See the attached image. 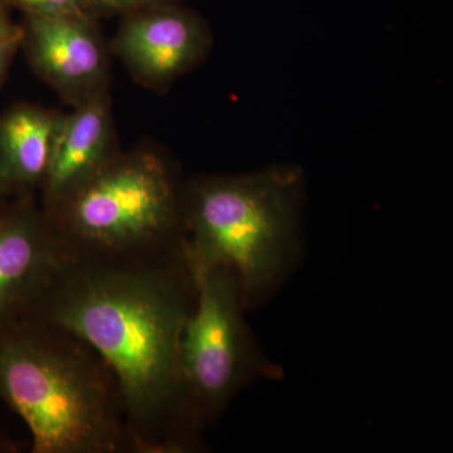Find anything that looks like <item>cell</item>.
I'll return each mask as SVG.
<instances>
[{"label":"cell","mask_w":453,"mask_h":453,"mask_svg":"<svg viewBox=\"0 0 453 453\" xmlns=\"http://www.w3.org/2000/svg\"><path fill=\"white\" fill-rule=\"evenodd\" d=\"M196 303L183 252L133 259L65 257L29 318L70 330L105 359L120 386L136 453H180L199 432L180 342Z\"/></svg>","instance_id":"cell-1"},{"label":"cell","mask_w":453,"mask_h":453,"mask_svg":"<svg viewBox=\"0 0 453 453\" xmlns=\"http://www.w3.org/2000/svg\"><path fill=\"white\" fill-rule=\"evenodd\" d=\"M0 399L28 426L32 453H136L112 369L58 325L28 318L0 333Z\"/></svg>","instance_id":"cell-2"},{"label":"cell","mask_w":453,"mask_h":453,"mask_svg":"<svg viewBox=\"0 0 453 453\" xmlns=\"http://www.w3.org/2000/svg\"><path fill=\"white\" fill-rule=\"evenodd\" d=\"M303 175L273 166L203 178L184 189L183 252L190 273L232 268L246 306L273 285L294 244Z\"/></svg>","instance_id":"cell-3"},{"label":"cell","mask_w":453,"mask_h":453,"mask_svg":"<svg viewBox=\"0 0 453 453\" xmlns=\"http://www.w3.org/2000/svg\"><path fill=\"white\" fill-rule=\"evenodd\" d=\"M183 198L169 164L146 151L110 159L43 213L67 257L142 258L181 246Z\"/></svg>","instance_id":"cell-4"},{"label":"cell","mask_w":453,"mask_h":453,"mask_svg":"<svg viewBox=\"0 0 453 453\" xmlns=\"http://www.w3.org/2000/svg\"><path fill=\"white\" fill-rule=\"evenodd\" d=\"M196 303L184 325L180 363L198 427L213 421L246 378L250 353L242 286L232 268L192 273Z\"/></svg>","instance_id":"cell-5"},{"label":"cell","mask_w":453,"mask_h":453,"mask_svg":"<svg viewBox=\"0 0 453 453\" xmlns=\"http://www.w3.org/2000/svg\"><path fill=\"white\" fill-rule=\"evenodd\" d=\"M65 257L33 196L11 199L0 216V333L31 316Z\"/></svg>","instance_id":"cell-6"},{"label":"cell","mask_w":453,"mask_h":453,"mask_svg":"<svg viewBox=\"0 0 453 453\" xmlns=\"http://www.w3.org/2000/svg\"><path fill=\"white\" fill-rule=\"evenodd\" d=\"M211 35L188 9L175 4L146 8L121 27L118 49L131 70L146 82L168 85L207 56Z\"/></svg>","instance_id":"cell-7"},{"label":"cell","mask_w":453,"mask_h":453,"mask_svg":"<svg viewBox=\"0 0 453 453\" xmlns=\"http://www.w3.org/2000/svg\"><path fill=\"white\" fill-rule=\"evenodd\" d=\"M23 42L35 67L64 92L86 91L103 77L105 53L89 16H28Z\"/></svg>","instance_id":"cell-8"},{"label":"cell","mask_w":453,"mask_h":453,"mask_svg":"<svg viewBox=\"0 0 453 453\" xmlns=\"http://www.w3.org/2000/svg\"><path fill=\"white\" fill-rule=\"evenodd\" d=\"M110 116L100 98H88L73 115L58 119L49 170L42 186V211L64 201L112 157Z\"/></svg>","instance_id":"cell-9"},{"label":"cell","mask_w":453,"mask_h":453,"mask_svg":"<svg viewBox=\"0 0 453 453\" xmlns=\"http://www.w3.org/2000/svg\"><path fill=\"white\" fill-rule=\"evenodd\" d=\"M58 119L32 106L0 116V192L8 199L42 189Z\"/></svg>","instance_id":"cell-10"},{"label":"cell","mask_w":453,"mask_h":453,"mask_svg":"<svg viewBox=\"0 0 453 453\" xmlns=\"http://www.w3.org/2000/svg\"><path fill=\"white\" fill-rule=\"evenodd\" d=\"M7 3L35 17L88 16L91 12L88 0H7Z\"/></svg>","instance_id":"cell-11"},{"label":"cell","mask_w":453,"mask_h":453,"mask_svg":"<svg viewBox=\"0 0 453 453\" xmlns=\"http://www.w3.org/2000/svg\"><path fill=\"white\" fill-rule=\"evenodd\" d=\"M178 0H88L91 11L136 12L142 9L175 4Z\"/></svg>","instance_id":"cell-12"},{"label":"cell","mask_w":453,"mask_h":453,"mask_svg":"<svg viewBox=\"0 0 453 453\" xmlns=\"http://www.w3.org/2000/svg\"><path fill=\"white\" fill-rule=\"evenodd\" d=\"M9 7L7 0H0V42L23 37V29L12 19Z\"/></svg>","instance_id":"cell-13"},{"label":"cell","mask_w":453,"mask_h":453,"mask_svg":"<svg viewBox=\"0 0 453 453\" xmlns=\"http://www.w3.org/2000/svg\"><path fill=\"white\" fill-rule=\"evenodd\" d=\"M23 42V37L14 38V40H9L0 42V85H2L3 79H4L5 73H7L9 65H11L12 59L16 55L18 47Z\"/></svg>","instance_id":"cell-14"},{"label":"cell","mask_w":453,"mask_h":453,"mask_svg":"<svg viewBox=\"0 0 453 453\" xmlns=\"http://www.w3.org/2000/svg\"><path fill=\"white\" fill-rule=\"evenodd\" d=\"M18 446L8 437L0 434V453H17Z\"/></svg>","instance_id":"cell-15"},{"label":"cell","mask_w":453,"mask_h":453,"mask_svg":"<svg viewBox=\"0 0 453 453\" xmlns=\"http://www.w3.org/2000/svg\"><path fill=\"white\" fill-rule=\"evenodd\" d=\"M9 201H11V199H8L7 196L0 192V216H2L3 211H4L5 208H7Z\"/></svg>","instance_id":"cell-16"}]
</instances>
